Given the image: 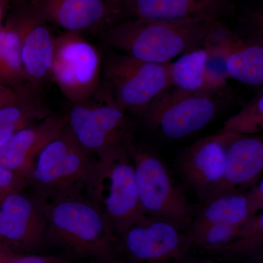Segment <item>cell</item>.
Instances as JSON below:
<instances>
[{
    "label": "cell",
    "mask_w": 263,
    "mask_h": 263,
    "mask_svg": "<svg viewBox=\"0 0 263 263\" xmlns=\"http://www.w3.org/2000/svg\"><path fill=\"white\" fill-rule=\"evenodd\" d=\"M27 186L25 177L0 167V198L13 192L24 190Z\"/></svg>",
    "instance_id": "cell-25"
},
{
    "label": "cell",
    "mask_w": 263,
    "mask_h": 263,
    "mask_svg": "<svg viewBox=\"0 0 263 263\" xmlns=\"http://www.w3.org/2000/svg\"><path fill=\"white\" fill-rule=\"evenodd\" d=\"M7 6H8V0H0V29L3 27L2 23L6 11Z\"/></svg>",
    "instance_id": "cell-34"
},
{
    "label": "cell",
    "mask_w": 263,
    "mask_h": 263,
    "mask_svg": "<svg viewBox=\"0 0 263 263\" xmlns=\"http://www.w3.org/2000/svg\"><path fill=\"white\" fill-rule=\"evenodd\" d=\"M180 263H216L212 259L208 258H200V257H194L188 256Z\"/></svg>",
    "instance_id": "cell-33"
},
{
    "label": "cell",
    "mask_w": 263,
    "mask_h": 263,
    "mask_svg": "<svg viewBox=\"0 0 263 263\" xmlns=\"http://www.w3.org/2000/svg\"><path fill=\"white\" fill-rule=\"evenodd\" d=\"M67 124V113L51 114L37 124L15 132L0 146V167L28 179L37 156Z\"/></svg>",
    "instance_id": "cell-15"
},
{
    "label": "cell",
    "mask_w": 263,
    "mask_h": 263,
    "mask_svg": "<svg viewBox=\"0 0 263 263\" xmlns=\"http://www.w3.org/2000/svg\"><path fill=\"white\" fill-rule=\"evenodd\" d=\"M97 103L73 104L67 115L71 132L83 149L100 160L128 148L134 137L127 112L102 91Z\"/></svg>",
    "instance_id": "cell-7"
},
{
    "label": "cell",
    "mask_w": 263,
    "mask_h": 263,
    "mask_svg": "<svg viewBox=\"0 0 263 263\" xmlns=\"http://www.w3.org/2000/svg\"><path fill=\"white\" fill-rule=\"evenodd\" d=\"M103 91L127 113L143 119L155 99L171 87L168 63L141 61L122 53L103 58Z\"/></svg>",
    "instance_id": "cell-6"
},
{
    "label": "cell",
    "mask_w": 263,
    "mask_h": 263,
    "mask_svg": "<svg viewBox=\"0 0 263 263\" xmlns=\"http://www.w3.org/2000/svg\"><path fill=\"white\" fill-rule=\"evenodd\" d=\"M84 194L103 213L117 237L144 215L128 149L97 159Z\"/></svg>",
    "instance_id": "cell-5"
},
{
    "label": "cell",
    "mask_w": 263,
    "mask_h": 263,
    "mask_svg": "<svg viewBox=\"0 0 263 263\" xmlns=\"http://www.w3.org/2000/svg\"><path fill=\"white\" fill-rule=\"evenodd\" d=\"M214 21L133 18L108 26L103 37L114 51L143 62L165 64L203 47Z\"/></svg>",
    "instance_id": "cell-2"
},
{
    "label": "cell",
    "mask_w": 263,
    "mask_h": 263,
    "mask_svg": "<svg viewBox=\"0 0 263 263\" xmlns=\"http://www.w3.org/2000/svg\"><path fill=\"white\" fill-rule=\"evenodd\" d=\"M203 47L221 57L230 79L249 86L262 84V41L243 37L216 20Z\"/></svg>",
    "instance_id": "cell-13"
},
{
    "label": "cell",
    "mask_w": 263,
    "mask_h": 263,
    "mask_svg": "<svg viewBox=\"0 0 263 263\" xmlns=\"http://www.w3.org/2000/svg\"><path fill=\"white\" fill-rule=\"evenodd\" d=\"M221 94L189 92L171 87L152 103L143 122L171 140H181L201 131L215 119L224 102Z\"/></svg>",
    "instance_id": "cell-8"
},
{
    "label": "cell",
    "mask_w": 263,
    "mask_h": 263,
    "mask_svg": "<svg viewBox=\"0 0 263 263\" xmlns=\"http://www.w3.org/2000/svg\"><path fill=\"white\" fill-rule=\"evenodd\" d=\"M13 253H15L14 251L6 245L0 243V263L6 262Z\"/></svg>",
    "instance_id": "cell-31"
},
{
    "label": "cell",
    "mask_w": 263,
    "mask_h": 263,
    "mask_svg": "<svg viewBox=\"0 0 263 263\" xmlns=\"http://www.w3.org/2000/svg\"><path fill=\"white\" fill-rule=\"evenodd\" d=\"M92 263H129L127 261L121 257H116V258L104 259L100 261H92Z\"/></svg>",
    "instance_id": "cell-35"
},
{
    "label": "cell",
    "mask_w": 263,
    "mask_h": 263,
    "mask_svg": "<svg viewBox=\"0 0 263 263\" xmlns=\"http://www.w3.org/2000/svg\"><path fill=\"white\" fill-rule=\"evenodd\" d=\"M96 161L83 149L67 125L37 156L27 187L41 202L84 193Z\"/></svg>",
    "instance_id": "cell-3"
},
{
    "label": "cell",
    "mask_w": 263,
    "mask_h": 263,
    "mask_svg": "<svg viewBox=\"0 0 263 263\" xmlns=\"http://www.w3.org/2000/svg\"><path fill=\"white\" fill-rule=\"evenodd\" d=\"M262 137L235 136L228 145L222 179L206 200L226 194L245 193L262 179Z\"/></svg>",
    "instance_id": "cell-16"
},
{
    "label": "cell",
    "mask_w": 263,
    "mask_h": 263,
    "mask_svg": "<svg viewBox=\"0 0 263 263\" xmlns=\"http://www.w3.org/2000/svg\"><path fill=\"white\" fill-rule=\"evenodd\" d=\"M245 193L213 197L196 208L190 228L209 224L241 227L252 217Z\"/></svg>",
    "instance_id": "cell-20"
},
{
    "label": "cell",
    "mask_w": 263,
    "mask_h": 263,
    "mask_svg": "<svg viewBox=\"0 0 263 263\" xmlns=\"http://www.w3.org/2000/svg\"><path fill=\"white\" fill-rule=\"evenodd\" d=\"M236 31L243 37L263 42L262 9H249L239 18V29Z\"/></svg>",
    "instance_id": "cell-24"
},
{
    "label": "cell",
    "mask_w": 263,
    "mask_h": 263,
    "mask_svg": "<svg viewBox=\"0 0 263 263\" xmlns=\"http://www.w3.org/2000/svg\"><path fill=\"white\" fill-rule=\"evenodd\" d=\"M18 33L27 82L37 91L51 74L54 36L33 5L10 19Z\"/></svg>",
    "instance_id": "cell-14"
},
{
    "label": "cell",
    "mask_w": 263,
    "mask_h": 263,
    "mask_svg": "<svg viewBox=\"0 0 263 263\" xmlns=\"http://www.w3.org/2000/svg\"><path fill=\"white\" fill-rule=\"evenodd\" d=\"M263 213L251 217L240 228L234 239L216 252L215 255L227 259L247 258L258 262L262 258Z\"/></svg>",
    "instance_id": "cell-21"
},
{
    "label": "cell",
    "mask_w": 263,
    "mask_h": 263,
    "mask_svg": "<svg viewBox=\"0 0 263 263\" xmlns=\"http://www.w3.org/2000/svg\"><path fill=\"white\" fill-rule=\"evenodd\" d=\"M249 212L252 216L262 212L263 209V181L262 178L258 182L246 191Z\"/></svg>",
    "instance_id": "cell-28"
},
{
    "label": "cell",
    "mask_w": 263,
    "mask_h": 263,
    "mask_svg": "<svg viewBox=\"0 0 263 263\" xmlns=\"http://www.w3.org/2000/svg\"><path fill=\"white\" fill-rule=\"evenodd\" d=\"M51 114V110L37 100L10 105L0 110V127L17 132L34 125Z\"/></svg>",
    "instance_id": "cell-23"
},
{
    "label": "cell",
    "mask_w": 263,
    "mask_h": 263,
    "mask_svg": "<svg viewBox=\"0 0 263 263\" xmlns=\"http://www.w3.org/2000/svg\"><path fill=\"white\" fill-rule=\"evenodd\" d=\"M207 60V51L202 47L181 55L174 62H168L171 87L189 92L221 94L227 85L211 76Z\"/></svg>",
    "instance_id": "cell-19"
},
{
    "label": "cell",
    "mask_w": 263,
    "mask_h": 263,
    "mask_svg": "<svg viewBox=\"0 0 263 263\" xmlns=\"http://www.w3.org/2000/svg\"><path fill=\"white\" fill-rule=\"evenodd\" d=\"M34 100L32 93L24 92L0 84V110L16 104L27 103Z\"/></svg>",
    "instance_id": "cell-27"
},
{
    "label": "cell",
    "mask_w": 263,
    "mask_h": 263,
    "mask_svg": "<svg viewBox=\"0 0 263 263\" xmlns=\"http://www.w3.org/2000/svg\"><path fill=\"white\" fill-rule=\"evenodd\" d=\"M263 130V93L252 98L238 113L224 123L221 133L236 136H256Z\"/></svg>",
    "instance_id": "cell-22"
},
{
    "label": "cell",
    "mask_w": 263,
    "mask_h": 263,
    "mask_svg": "<svg viewBox=\"0 0 263 263\" xmlns=\"http://www.w3.org/2000/svg\"><path fill=\"white\" fill-rule=\"evenodd\" d=\"M235 13L233 0H132L122 15H129L130 19L219 20Z\"/></svg>",
    "instance_id": "cell-17"
},
{
    "label": "cell",
    "mask_w": 263,
    "mask_h": 263,
    "mask_svg": "<svg viewBox=\"0 0 263 263\" xmlns=\"http://www.w3.org/2000/svg\"><path fill=\"white\" fill-rule=\"evenodd\" d=\"M7 27L6 26L0 29V67L4 60L5 49H6Z\"/></svg>",
    "instance_id": "cell-30"
},
{
    "label": "cell",
    "mask_w": 263,
    "mask_h": 263,
    "mask_svg": "<svg viewBox=\"0 0 263 263\" xmlns=\"http://www.w3.org/2000/svg\"><path fill=\"white\" fill-rule=\"evenodd\" d=\"M32 5L46 22L65 32L79 33L111 25L105 0H34Z\"/></svg>",
    "instance_id": "cell-18"
},
{
    "label": "cell",
    "mask_w": 263,
    "mask_h": 263,
    "mask_svg": "<svg viewBox=\"0 0 263 263\" xmlns=\"http://www.w3.org/2000/svg\"><path fill=\"white\" fill-rule=\"evenodd\" d=\"M39 202L46 218L47 241L72 260L120 257L111 224L84 193Z\"/></svg>",
    "instance_id": "cell-1"
},
{
    "label": "cell",
    "mask_w": 263,
    "mask_h": 263,
    "mask_svg": "<svg viewBox=\"0 0 263 263\" xmlns=\"http://www.w3.org/2000/svg\"><path fill=\"white\" fill-rule=\"evenodd\" d=\"M131 1L132 0H105L111 24L115 19L122 15L123 10Z\"/></svg>",
    "instance_id": "cell-29"
},
{
    "label": "cell",
    "mask_w": 263,
    "mask_h": 263,
    "mask_svg": "<svg viewBox=\"0 0 263 263\" xmlns=\"http://www.w3.org/2000/svg\"><path fill=\"white\" fill-rule=\"evenodd\" d=\"M103 58L79 33L65 32L54 38L50 76L72 104L89 101L100 89Z\"/></svg>",
    "instance_id": "cell-9"
},
{
    "label": "cell",
    "mask_w": 263,
    "mask_h": 263,
    "mask_svg": "<svg viewBox=\"0 0 263 263\" xmlns=\"http://www.w3.org/2000/svg\"><path fill=\"white\" fill-rule=\"evenodd\" d=\"M5 263H81L71 259L41 254L13 253Z\"/></svg>",
    "instance_id": "cell-26"
},
{
    "label": "cell",
    "mask_w": 263,
    "mask_h": 263,
    "mask_svg": "<svg viewBox=\"0 0 263 263\" xmlns=\"http://www.w3.org/2000/svg\"><path fill=\"white\" fill-rule=\"evenodd\" d=\"M15 133L13 129H8V128L0 127V146L8 141V139L13 136V133Z\"/></svg>",
    "instance_id": "cell-32"
},
{
    "label": "cell",
    "mask_w": 263,
    "mask_h": 263,
    "mask_svg": "<svg viewBox=\"0 0 263 263\" xmlns=\"http://www.w3.org/2000/svg\"><path fill=\"white\" fill-rule=\"evenodd\" d=\"M133 160L140 204L143 214L160 218L188 231L196 207L190 203L186 189L178 182L153 148L137 142L128 144Z\"/></svg>",
    "instance_id": "cell-4"
},
{
    "label": "cell",
    "mask_w": 263,
    "mask_h": 263,
    "mask_svg": "<svg viewBox=\"0 0 263 263\" xmlns=\"http://www.w3.org/2000/svg\"><path fill=\"white\" fill-rule=\"evenodd\" d=\"M118 239L119 256L129 263H180L193 249L188 231L146 214Z\"/></svg>",
    "instance_id": "cell-10"
},
{
    "label": "cell",
    "mask_w": 263,
    "mask_h": 263,
    "mask_svg": "<svg viewBox=\"0 0 263 263\" xmlns=\"http://www.w3.org/2000/svg\"><path fill=\"white\" fill-rule=\"evenodd\" d=\"M46 241V218L37 199L24 190L0 198V243L27 254Z\"/></svg>",
    "instance_id": "cell-12"
},
{
    "label": "cell",
    "mask_w": 263,
    "mask_h": 263,
    "mask_svg": "<svg viewBox=\"0 0 263 263\" xmlns=\"http://www.w3.org/2000/svg\"><path fill=\"white\" fill-rule=\"evenodd\" d=\"M235 136L219 132L194 142L178 157V173L200 203L205 201L220 183L226 170L228 145Z\"/></svg>",
    "instance_id": "cell-11"
}]
</instances>
